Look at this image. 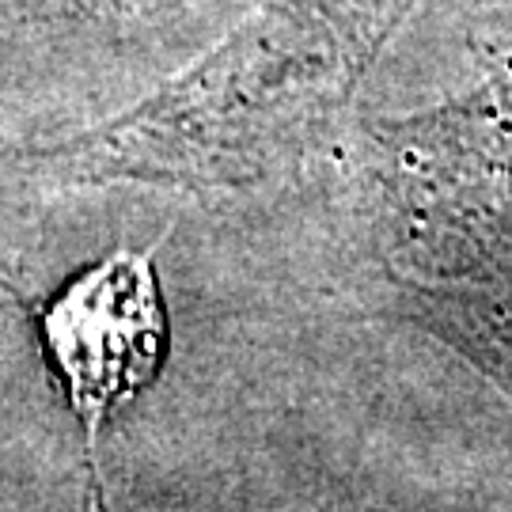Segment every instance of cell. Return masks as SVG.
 I'll list each match as a JSON object with an SVG mask.
<instances>
[{
    "mask_svg": "<svg viewBox=\"0 0 512 512\" xmlns=\"http://www.w3.org/2000/svg\"><path fill=\"white\" fill-rule=\"evenodd\" d=\"M152 255L156 247L110 251L42 311V342L84 429L95 475L110 414L156 384L167 361V311Z\"/></svg>",
    "mask_w": 512,
    "mask_h": 512,
    "instance_id": "6da1fadb",
    "label": "cell"
}]
</instances>
